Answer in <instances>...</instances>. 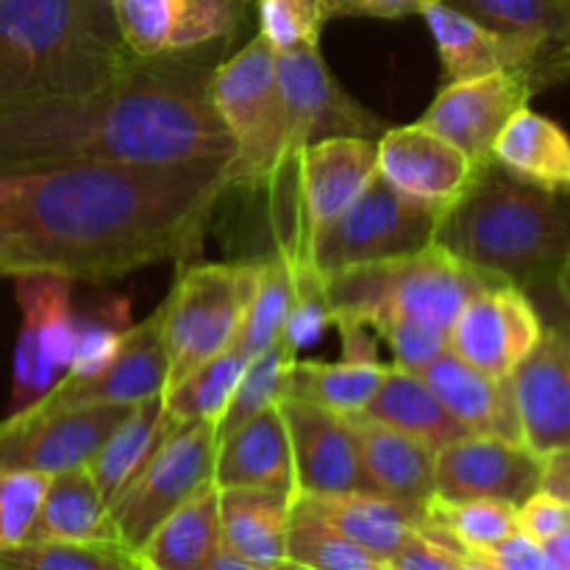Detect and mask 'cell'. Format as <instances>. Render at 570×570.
Here are the masks:
<instances>
[{
    "label": "cell",
    "mask_w": 570,
    "mask_h": 570,
    "mask_svg": "<svg viewBox=\"0 0 570 570\" xmlns=\"http://www.w3.org/2000/svg\"><path fill=\"white\" fill-rule=\"evenodd\" d=\"M232 159L70 165L20 176L0 204L3 276L53 271L100 284L165 259L184 271L232 189Z\"/></svg>",
    "instance_id": "6da1fadb"
},
{
    "label": "cell",
    "mask_w": 570,
    "mask_h": 570,
    "mask_svg": "<svg viewBox=\"0 0 570 570\" xmlns=\"http://www.w3.org/2000/svg\"><path fill=\"white\" fill-rule=\"evenodd\" d=\"M223 45L137 59L98 92L0 111V173L170 165L234 154L212 100Z\"/></svg>",
    "instance_id": "7a4b0ae2"
},
{
    "label": "cell",
    "mask_w": 570,
    "mask_h": 570,
    "mask_svg": "<svg viewBox=\"0 0 570 570\" xmlns=\"http://www.w3.org/2000/svg\"><path fill=\"white\" fill-rule=\"evenodd\" d=\"M137 59L95 0H0V111L98 92Z\"/></svg>",
    "instance_id": "3957f363"
},
{
    "label": "cell",
    "mask_w": 570,
    "mask_h": 570,
    "mask_svg": "<svg viewBox=\"0 0 570 570\" xmlns=\"http://www.w3.org/2000/svg\"><path fill=\"white\" fill-rule=\"evenodd\" d=\"M434 243L527 293L557 287L570 259V193L540 189L490 161L440 215Z\"/></svg>",
    "instance_id": "277c9868"
},
{
    "label": "cell",
    "mask_w": 570,
    "mask_h": 570,
    "mask_svg": "<svg viewBox=\"0 0 570 570\" xmlns=\"http://www.w3.org/2000/svg\"><path fill=\"white\" fill-rule=\"evenodd\" d=\"M323 282L332 323L360 321L373 326L384 317H410L445 334L473 295L504 284L438 243L401 259L345 267L323 276Z\"/></svg>",
    "instance_id": "5b68a950"
},
{
    "label": "cell",
    "mask_w": 570,
    "mask_h": 570,
    "mask_svg": "<svg viewBox=\"0 0 570 570\" xmlns=\"http://www.w3.org/2000/svg\"><path fill=\"white\" fill-rule=\"evenodd\" d=\"M276 50L256 33L223 59L212 78V100L234 139L232 189H262L287 156V111L278 87Z\"/></svg>",
    "instance_id": "8992f818"
},
{
    "label": "cell",
    "mask_w": 570,
    "mask_h": 570,
    "mask_svg": "<svg viewBox=\"0 0 570 570\" xmlns=\"http://www.w3.org/2000/svg\"><path fill=\"white\" fill-rule=\"evenodd\" d=\"M262 278V262L184 267L159 306L167 351V387L234 343Z\"/></svg>",
    "instance_id": "52a82bcc"
},
{
    "label": "cell",
    "mask_w": 570,
    "mask_h": 570,
    "mask_svg": "<svg viewBox=\"0 0 570 570\" xmlns=\"http://www.w3.org/2000/svg\"><path fill=\"white\" fill-rule=\"evenodd\" d=\"M443 212L421 206L373 176L360 198L312 239L309 259L321 276L371 262L401 259L429 248Z\"/></svg>",
    "instance_id": "ba28073f"
},
{
    "label": "cell",
    "mask_w": 570,
    "mask_h": 570,
    "mask_svg": "<svg viewBox=\"0 0 570 570\" xmlns=\"http://www.w3.org/2000/svg\"><path fill=\"white\" fill-rule=\"evenodd\" d=\"M215 421H184L109 504L117 540L137 554L154 529L215 484Z\"/></svg>",
    "instance_id": "9c48e42d"
},
{
    "label": "cell",
    "mask_w": 570,
    "mask_h": 570,
    "mask_svg": "<svg viewBox=\"0 0 570 570\" xmlns=\"http://www.w3.org/2000/svg\"><path fill=\"white\" fill-rule=\"evenodd\" d=\"M14 298L22 312L20 337L14 345V382L9 412H20L42 399L70 367L76 312L72 278L53 271L14 273Z\"/></svg>",
    "instance_id": "30bf717a"
},
{
    "label": "cell",
    "mask_w": 570,
    "mask_h": 570,
    "mask_svg": "<svg viewBox=\"0 0 570 570\" xmlns=\"http://www.w3.org/2000/svg\"><path fill=\"white\" fill-rule=\"evenodd\" d=\"M128 412V404L76 410H42L31 404L11 412L0 421V468L45 476L87 468Z\"/></svg>",
    "instance_id": "8fae6325"
},
{
    "label": "cell",
    "mask_w": 570,
    "mask_h": 570,
    "mask_svg": "<svg viewBox=\"0 0 570 570\" xmlns=\"http://www.w3.org/2000/svg\"><path fill=\"white\" fill-rule=\"evenodd\" d=\"M276 70L287 111V154L334 137L379 139L390 128L340 87L321 48L284 50L276 56Z\"/></svg>",
    "instance_id": "7c38bea8"
},
{
    "label": "cell",
    "mask_w": 570,
    "mask_h": 570,
    "mask_svg": "<svg viewBox=\"0 0 570 570\" xmlns=\"http://www.w3.org/2000/svg\"><path fill=\"white\" fill-rule=\"evenodd\" d=\"M546 323L527 289L493 284L473 295L449 332V348L488 376L507 379L540 343Z\"/></svg>",
    "instance_id": "4fadbf2b"
},
{
    "label": "cell",
    "mask_w": 570,
    "mask_h": 570,
    "mask_svg": "<svg viewBox=\"0 0 570 570\" xmlns=\"http://www.w3.org/2000/svg\"><path fill=\"white\" fill-rule=\"evenodd\" d=\"M543 456L527 443L465 434L443 445L434 460V495L445 501L495 499L521 507L540 490Z\"/></svg>",
    "instance_id": "5bb4252c"
},
{
    "label": "cell",
    "mask_w": 570,
    "mask_h": 570,
    "mask_svg": "<svg viewBox=\"0 0 570 570\" xmlns=\"http://www.w3.org/2000/svg\"><path fill=\"white\" fill-rule=\"evenodd\" d=\"M250 0H115L117 31L139 59L232 42Z\"/></svg>",
    "instance_id": "9a60e30c"
},
{
    "label": "cell",
    "mask_w": 570,
    "mask_h": 570,
    "mask_svg": "<svg viewBox=\"0 0 570 570\" xmlns=\"http://www.w3.org/2000/svg\"><path fill=\"white\" fill-rule=\"evenodd\" d=\"M278 410L287 423L298 495L373 493L351 417L293 395L278 399Z\"/></svg>",
    "instance_id": "2e32d148"
},
{
    "label": "cell",
    "mask_w": 570,
    "mask_h": 570,
    "mask_svg": "<svg viewBox=\"0 0 570 570\" xmlns=\"http://www.w3.org/2000/svg\"><path fill=\"white\" fill-rule=\"evenodd\" d=\"M534 87L518 72H493L471 81L445 83L417 122L462 150L473 165L493 161L501 128L529 106Z\"/></svg>",
    "instance_id": "e0dca14e"
},
{
    "label": "cell",
    "mask_w": 570,
    "mask_h": 570,
    "mask_svg": "<svg viewBox=\"0 0 570 570\" xmlns=\"http://www.w3.org/2000/svg\"><path fill=\"white\" fill-rule=\"evenodd\" d=\"M482 170L421 122L390 126L376 139V173L406 200L445 212Z\"/></svg>",
    "instance_id": "ac0fdd59"
},
{
    "label": "cell",
    "mask_w": 570,
    "mask_h": 570,
    "mask_svg": "<svg viewBox=\"0 0 570 570\" xmlns=\"http://www.w3.org/2000/svg\"><path fill=\"white\" fill-rule=\"evenodd\" d=\"M512 390L523 443L540 456L570 449V323L546 326L512 373Z\"/></svg>",
    "instance_id": "d6986e66"
},
{
    "label": "cell",
    "mask_w": 570,
    "mask_h": 570,
    "mask_svg": "<svg viewBox=\"0 0 570 570\" xmlns=\"http://www.w3.org/2000/svg\"><path fill=\"white\" fill-rule=\"evenodd\" d=\"M167 351L161 340L159 309L137 323L122 343L120 356L95 379H61L39 401L42 410H76L98 404H139L165 393Z\"/></svg>",
    "instance_id": "ffe728a7"
},
{
    "label": "cell",
    "mask_w": 570,
    "mask_h": 570,
    "mask_svg": "<svg viewBox=\"0 0 570 570\" xmlns=\"http://www.w3.org/2000/svg\"><path fill=\"white\" fill-rule=\"evenodd\" d=\"M488 31L532 50L540 87L570 81V9L562 0H440Z\"/></svg>",
    "instance_id": "44dd1931"
},
{
    "label": "cell",
    "mask_w": 570,
    "mask_h": 570,
    "mask_svg": "<svg viewBox=\"0 0 570 570\" xmlns=\"http://www.w3.org/2000/svg\"><path fill=\"white\" fill-rule=\"evenodd\" d=\"M417 376L429 384L440 404L468 434H493V438L523 443L512 376H488L460 360L451 348L434 356Z\"/></svg>",
    "instance_id": "7402d4cb"
},
{
    "label": "cell",
    "mask_w": 570,
    "mask_h": 570,
    "mask_svg": "<svg viewBox=\"0 0 570 570\" xmlns=\"http://www.w3.org/2000/svg\"><path fill=\"white\" fill-rule=\"evenodd\" d=\"M298 165L312 248V239L326 232L376 176V139H323L301 150Z\"/></svg>",
    "instance_id": "603a6c76"
},
{
    "label": "cell",
    "mask_w": 570,
    "mask_h": 570,
    "mask_svg": "<svg viewBox=\"0 0 570 570\" xmlns=\"http://www.w3.org/2000/svg\"><path fill=\"white\" fill-rule=\"evenodd\" d=\"M421 14L432 31L434 45H438L445 83L471 81V78L493 76V72H518L532 83L534 92L543 89L540 87L538 59L523 45L488 31L471 17L449 9L440 0H432Z\"/></svg>",
    "instance_id": "cb8c5ba5"
},
{
    "label": "cell",
    "mask_w": 570,
    "mask_h": 570,
    "mask_svg": "<svg viewBox=\"0 0 570 570\" xmlns=\"http://www.w3.org/2000/svg\"><path fill=\"white\" fill-rule=\"evenodd\" d=\"M215 484L220 490L259 488L298 495L287 423L278 404L256 412L217 443Z\"/></svg>",
    "instance_id": "d4e9b609"
},
{
    "label": "cell",
    "mask_w": 570,
    "mask_h": 570,
    "mask_svg": "<svg viewBox=\"0 0 570 570\" xmlns=\"http://www.w3.org/2000/svg\"><path fill=\"white\" fill-rule=\"evenodd\" d=\"M360 445V462L376 495L426 507L434 499L438 451L387 423L351 417Z\"/></svg>",
    "instance_id": "484cf974"
},
{
    "label": "cell",
    "mask_w": 570,
    "mask_h": 570,
    "mask_svg": "<svg viewBox=\"0 0 570 570\" xmlns=\"http://www.w3.org/2000/svg\"><path fill=\"white\" fill-rule=\"evenodd\" d=\"M295 504L382 560H390L426 523V507L376 493L295 495Z\"/></svg>",
    "instance_id": "4316f807"
},
{
    "label": "cell",
    "mask_w": 570,
    "mask_h": 570,
    "mask_svg": "<svg viewBox=\"0 0 570 570\" xmlns=\"http://www.w3.org/2000/svg\"><path fill=\"white\" fill-rule=\"evenodd\" d=\"M493 161L510 176L551 193H570V137L551 117L518 109L501 128Z\"/></svg>",
    "instance_id": "83f0119b"
},
{
    "label": "cell",
    "mask_w": 570,
    "mask_h": 570,
    "mask_svg": "<svg viewBox=\"0 0 570 570\" xmlns=\"http://www.w3.org/2000/svg\"><path fill=\"white\" fill-rule=\"evenodd\" d=\"M293 495L259 488L220 490L223 546L259 568L287 557V529Z\"/></svg>",
    "instance_id": "f1b7e54d"
},
{
    "label": "cell",
    "mask_w": 570,
    "mask_h": 570,
    "mask_svg": "<svg viewBox=\"0 0 570 570\" xmlns=\"http://www.w3.org/2000/svg\"><path fill=\"white\" fill-rule=\"evenodd\" d=\"M176 415L165 410V399L154 395L131 406L126 417L117 423L115 432L106 438L98 454L89 460L87 471L92 476L95 488L104 495L106 507L115 501V495L148 465L150 456L159 451V445L181 426Z\"/></svg>",
    "instance_id": "f546056e"
},
{
    "label": "cell",
    "mask_w": 570,
    "mask_h": 570,
    "mask_svg": "<svg viewBox=\"0 0 570 570\" xmlns=\"http://www.w3.org/2000/svg\"><path fill=\"white\" fill-rule=\"evenodd\" d=\"M220 546V488L209 484L154 529L137 560L142 570H204Z\"/></svg>",
    "instance_id": "4dcf8cb0"
},
{
    "label": "cell",
    "mask_w": 570,
    "mask_h": 570,
    "mask_svg": "<svg viewBox=\"0 0 570 570\" xmlns=\"http://www.w3.org/2000/svg\"><path fill=\"white\" fill-rule=\"evenodd\" d=\"M26 540L61 543H120L109 507L95 488L87 468L50 476L37 518ZM22 540V543H26Z\"/></svg>",
    "instance_id": "1f68e13d"
},
{
    "label": "cell",
    "mask_w": 570,
    "mask_h": 570,
    "mask_svg": "<svg viewBox=\"0 0 570 570\" xmlns=\"http://www.w3.org/2000/svg\"><path fill=\"white\" fill-rule=\"evenodd\" d=\"M354 417H367V421L387 423V426L399 429V432L412 434V438L423 440L440 451L443 445L454 443V440L465 438V429L449 415L438 395L429 390L417 373L406 371V367L390 365L384 373L382 384H379L376 395L367 401L365 410Z\"/></svg>",
    "instance_id": "d6a6232c"
},
{
    "label": "cell",
    "mask_w": 570,
    "mask_h": 570,
    "mask_svg": "<svg viewBox=\"0 0 570 570\" xmlns=\"http://www.w3.org/2000/svg\"><path fill=\"white\" fill-rule=\"evenodd\" d=\"M421 532L456 554H484L518 532V507L495 499L445 501L434 495Z\"/></svg>",
    "instance_id": "836d02e7"
},
{
    "label": "cell",
    "mask_w": 570,
    "mask_h": 570,
    "mask_svg": "<svg viewBox=\"0 0 570 570\" xmlns=\"http://www.w3.org/2000/svg\"><path fill=\"white\" fill-rule=\"evenodd\" d=\"M390 365H362V362H293L284 379V395L312 401L337 415L354 417L376 395Z\"/></svg>",
    "instance_id": "e575fe53"
},
{
    "label": "cell",
    "mask_w": 570,
    "mask_h": 570,
    "mask_svg": "<svg viewBox=\"0 0 570 570\" xmlns=\"http://www.w3.org/2000/svg\"><path fill=\"white\" fill-rule=\"evenodd\" d=\"M248 356L239 348L228 345L223 354L212 356L200 367H195L187 379L167 387L161 393L165 410L178 421H220L223 410L232 401L239 376L248 367Z\"/></svg>",
    "instance_id": "d590c367"
},
{
    "label": "cell",
    "mask_w": 570,
    "mask_h": 570,
    "mask_svg": "<svg viewBox=\"0 0 570 570\" xmlns=\"http://www.w3.org/2000/svg\"><path fill=\"white\" fill-rule=\"evenodd\" d=\"M287 560L309 570H393L387 560L362 549L295 501L287 529Z\"/></svg>",
    "instance_id": "8d00e7d4"
},
{
    "label": "cell",
    "mask_w": 570,
    "mask_h": 570,
    "mask_svg": "<svg viewBox=\"0 0 570 570\" xmlns=\"http://www.w3.org/2000/svg\"><path fill=\"white\" fill-rule=\"evenodd\" d=\"M3 570H142L137 554L122 543H61L26 540L0 546Z\"/></svg>",
    "instance_id": "74e56055"
},
{
    "label": "cell",
    "mask_w": 570,
    "mask_h": 570,
    "mask_svg": "<svg viewBox=\"0 0 570 570\" xmlns=\"http://www.w3.org/2000/svg\"><path fill=\"white\" fill-rule=\"evenodd\" d=\"M293 267L287 265V259L276 254L273 259L262 262L259 287H256L248 312L239 323V332L232 343L234 348L243 351L248 360L271 348L282 337L284 323H287L289 309H293Z\"/></svg>",
    "instance_id": "f35d334b"
},
{
    "label": "cell",
    "mask_w": 570,
    "mask_h": 570,
    "mask_svg": "<svg viewBox=\"0 0 570 570\" xmlns=\"http://www.w3.org/2000/svg\"><path fill=\"white\" fill-rule=\"evenodd\" d=\"M131 332L128 301L106 298L92 309L76 315V337L67 379H95L120 356L122 343Z\"/></svg>",
    "instance_id": "ab89813d"
},
{
    "label": "cell",
    "mask_w": 570,
    "mask_h": 570,
    "mask_svg": "<svg viewBox=\"0 0 570 570\" xmlns=\"http://www.w3.org/2000/svg\"><path fill=\"white\" fill-rule=\"evenodd\" d=\"M295 354L284 345V340L278 337L276 343L267 351L256 354L254 360L248 362L245 373L239 376L237 387H234L232 401L223 410L217 426V443H220L226 434H232L234 429L243 426L245 421L262 412L265 406L278 404L284 393V379H287V371L293 367Z\"/></svg>",
    "instance_id": "60d3db41"
},
{
    "label": "cell",
    "mask_w": 570,
    "mask_h": 570,
    "mask_svg": "<svg viewBox=\"0 0 570 570\" xmlns=\"http://www.w3.org/2000/svg\"><path fill=\"white\" fill-rule=\"evenodd\" d=\"M259 33L276 53L295 48H321L326 26L323 0H259Z\"/></svg>",
    "instance_id": "b9f144b4"
},
{
    "label": "cell",
    "mask_w": 570,
    "mask_h": 570,
    "mask_svg": "<svg viewBox=\"0 0 570 570\" xmlns=\"http://www.w3.org/2000/svg\"><path fill=\"white\" fill-rule=\"evenodd\" d=\"M289 267H293L295 298L287 323H284L282 340L284 345L298 356V351L317 343L323 328L332 323V306H328L326 298V282H323V276L315 271L312 262H298V265Z\"/></svg>",
    "instance_id": "7bdbcfd3"
},
{
    "label": "cell",
    "mask_w": 570,
    "mask_h": 570,
    "mask_svg": "<svg viewBox=\"0 0 570 570\" xmlns=\"http://www.w3.org/2000/svg\"><path fill=\"white\" fill-rule=\"evenodd\" d=\"M50 476L0 468V546L22 543L31 532Z\"/></svg>",
    "instance_id": "ee69618b"
},
{
    "label": "cell",
    "mask_w": 570,
    "mask_h": 570,
    "mask_svg": "<svg viewBox=\"0 0 570 570\" xmlns=\"http://www.w3.org/2000/svg\"><path fill=\"white\" fill-rule=\"evenodd\" d=\"M371 328L393 351L395 365L412 373H421L434 356L449 348V334L410 321V317H384V321L373 323Z\"/></svg>",
    "instance_id": "f6af8a7d"
},
{
    "label": "cell",
    "mask_w": 570,
    "mask_h": 570,
    "mask_svg": "<svg viewBox=\"0 0 570 570\" xmlns=\"http://www.w3.org/2000/svg\"><path fill=\"white\" fill-rule=\"evenodd\" d=\"M518 529L534 543H549L551 538L570 529V501L538 490L518 507Z\"/></svg>",
    "instance_id": "bcb514c9"
},
{
    "label": "cell",
    "mask_w": 570,
    "mask_h": 570,
    "mask_svg": "<svg viewBox=\"0 0 570 570\" xmlns=\"http://www.w3.org/2000/svg\"><path fill=\"white\" fill-rule=\"evenodd\" d=\"M460 557L417 529L387 562L393 570H456Z\"/></svg>",
    "instance_id": "7dc6e473"
},
{
    "label": "cell",
    "mask_w": 570,
    "mask_h": 570,
    "mask_svg": "<svg viewBox=\"0 0 570 570\" xmlns=\"http://www.w3.org/2000/svg\"><path fill=\"white\" fill-rule=\"evenodd\" d=\"M473 557H479L490 570H549L543 546L527 538L521 529L512 538H507L504 543L495 546V549Z\"/></svg>",
    "instance_id": "c3c4849f"
},
{
    "label": "cell",
    "mask_w": 570,
    "mask_h": 570,
    "mask_svg": "<svg viewBox=\"0 0 570 570\" xmlns=\"http://www.w3.org/2000/svg\"><path fill=\"white\" fill-rule=\"evenodd\" d=\"M432 0H323L326 17H379V20H401L421 14Z\"/></svg>",
    "instance_id": "681fc988"
},
{
    "label": "cell",
    "mask_w": 570,
    "mask_h": 570,
    "mask_svg": "<svg viewBox=\"0 0 570 570\" xmlns=\"http://www.w3.org/2000/svg\"><path fill=\"white\" fill-rule=\"evenodd\" d=\"M340 328V340H343V360L345 362H362V365H373L376 360V340H373V328L360 321H334Z\"/></svg>",
    "instance_id": "f907efd6"
},
{
    "label": "cell",
    "mask_w": 570,
    "mask_h": 570,
    "mask_svg": "<svg viewBox=\"0 0 570 570\" xmlns=\"http://www.w3.org/2000/svg\"><path fill=\"white\" fill-rule=\"evenodd\" d=\"M540 490L562 501H570V449L551 451V454L543 456Z\"/></svg>",
    "instance_id": "816d5d0a"
},
{
    "label": "cell",
    "mask_w": 570,
    "mask_h": 570,
    "mask_svg": "<svg viewBox=\"0 0 570 570\" xmlns=\"http://www.w3.org/2000/svg\"><path fill=\"white\" fill-rule=\"evenodd\" d=\"M543 554L549 570H570V529L543 543Z\"/></svg>",
    "instance_id": "f5cc1de1"
},
{
    "label": "cell",
    "mask_w": 570,
    "mask_h": 570,
    "mask_svg": "<svg viewBox=\"0 0 570 570\" xmlns=\"http://www.w3.org/2000/svg\"><path fill=\"white\" fill-rule=\"evenodd\" d=\"M204 570H265V568L254 566V562H248L245 557L234 554L228 546H220V549H217V554L212 557L209 566H206Z\"/></svg>",
    "instance_id": "db71d44e"
},
{
    "label": "cell",
    "mask_w": 570,
    "mask_h": 570,
    "mask_svg": "<svg viewBox=\"0 0 570 570\" xmlns=\"http://www.w3.org/2000/svg\"><path fill=\"white\" fill-rule=\"evenodd\" d=\"M557 295H560V301L562 304H566V309H568V315H570V259H568V265L562 267V273H560V278H557Z\"/></svg>",
    "instance_id": "11a10c76"
},
{
    "label": "cell",
    "mask_w": 570,
    "mask_h": 570,
    "mask_svg": "<svg viewBox=\"0 0 570 570\" xmlns=\"http://www.w3.org/2000/svg\"><path fill=\"white\" fill-rule=\"evenodd\" d=\"M17 187H20V176H3V173H0V204H3L6 198H11V195L17 193Z\"/></svg>",
    "instance_id": "9f6ffc18"
},
{
    "label": "cell",
    "mask_w": 570,
    "mask_h": 570,
    "mask_svg": "<svg viewBox=\"0 0 570 570\" xmlns=\"http://www.w3.org/2000/svg\"><path fill=\"white\" fill-rule=\"evenodd\" d=\"M456 570H490V568L484 566V562L479 560V557H473V554H462V557H460V562H456Z\"/></svg>",
    "instance_id": "6f0895ef"
},
{
    "label": "cell",
    "mask_w": 570,
    "mask_h": 570,
    "mask_svg": "<svg viewBox=\"0 0 570 570\" xmlns=\"http://www.w3.org/2000/svg\"><path fill=\"white\" fill-rule=\"evenodd\" d=\"M267 570H309V568L301 566V562H295V560H287V557H284V560H278L276 566H271Z\"/></svg>",
    "instance_id": "680465c9"
},
{
    "label": "cell",
    "mask_w": 570,
    "mask_h": 570,
    "mask_svg": "<svg viewBox=\"0 0 570 570\" xmlns=\"http://www.w3.org/2000/svg\"><path fill=\"white\" fill-rule=\"evenodd\" d=\"M95 3L104 6V9H111V3H115V0H95ZM111 11H115V9H111Z\"/></svg>",
    "instance_id": "91938a15"
},
{
    "label": "cell",
    "mask_w": 570,
    "mask_h": 570,
    "mask_svg": "<svg viewBox=\"0 0 570 570\" xmlns=\"http://www.w3.org/2000/svg\"><path fill=\"white\" fill-rule=\"evenodd\" d=\"M0 276H3V256H0Z\"/></svg>",
    "instance_id": "94428289"
},
{
    "label": "cell",
    "mask_w": 570,
    "mask_h": 570,
    "mask_svg": "<svg viewBox=\"0 0 570 570\" xmlns=\"http://www.w3.org/2000/svg\"><path fill=\"white\" fill-rule=\"evenodd\" d=\"M562 3H566V6H568V9H570V0H562Z\"/></svg>",
    "instance_id": "6125c7cd"
},
{
    "label": "cell",
    "mask_w": 570,
    "mask_h": 570,
    "mask_svg": "<svg viewBox=\"0 0 570 570\" xmlns=\"http://www.w3.org/2000/svg\"><path fill=\"white\" fill-rule=\"evenodd\" d=\"M0 570H3V568H0Z\"/></svg>",
    "instance_id": "be15d7a7"
}]
</instances>
